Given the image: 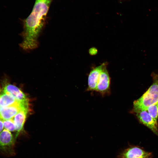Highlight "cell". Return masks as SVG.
I'll return each instance as SVG.
<instances>
[{"instance_id":"ac0fdd59","label":"cell","mask_w":158,"mask_h":158,"mask_svg":"<svg viewBox=\"0 0 158 158\" xmlns=\"http://www.w3.org/2000/svg\"></svg>"},{"instance_id":"52a82bcc","label":"cell","mask_w":158,"mask_h":158,"mask_svg":"<svg viewBox=\"0 0 158 158\" xmlns=\"http://www.w3.org/2000/svg\"><path fill=\"white\" fill-rule=\"evenodd\" d=\"M28 102H18L7 107H1L0 118L3 121L13 119L19 111L23 106Z\"/></svg>"},{"instance_id":"ba28073f","label":"cell","mask_w":158,"mask_h":158,"mask_svg":"<svg viewBox=\"0 0 158 158\" xmlns=\"http://www.w3.org/2000/svg\"><path fill=\"white\" fill-rule=\"evenodd\" d=\"M106 65V63H104L91 71L88 77L87 91H96L100 73L104 67Z\"/></svg>"},{"instance_id":"5bb4252c","label":"cell","mask_w":158,"mask_h":158,"mask_svg":"<svg viewBox=\"0 0 158 158\" xmlns=\"http://www.w3.org/2000/svg\"><path fill=\"white\" fill-rule=\"evenodd\" d=\"M97 52V49L95 48H92L90 49L89 53L91 55H95L96 54Z\"/></svg>"},{"instance_id":"8fae6325","label":"cell","mask_w":158,"mask_h":158,"mask_svg":"<svg viewBox=\"0 0 158 158\" xmlns=\"http://www.w3.org/2000/svg\"><path fill=\"white\" fill-rule=\"evenodd\" d=\"M18 102L10 94L2 91L0 92V105L1 107H7Z\"/></svg>"},{"instance_id":"2e32d148","label":"cell","mask_w":158,"mask_h":158,"mask_svg":"<svg viewBox=\"0 0 158 158\" xmlns=\"http://www.w3.org/2000/svg\"><path fill=\"white\" fill-rule=\"evenodd\" d=\"M151 157H145V158H150Z\"/></svg>"},{"instance_id":"e0dca14e","label":"cell","mask_w":158,"mask_h":158,"mask_svg":"<svg viewBox=\"0 0 158 158\" xmlns=\"http://www.w3.org/2000/svg\"><path fill=\"white\" fill-rule=\"evenodd\" d=\"M1 107V106H0V110Z\"/></svg>"},{"instance_id":"9c48e42d","label":"cell","mask_w":158,"mask_h":158,"mask_svg":"<svg viewBox=\"0 0 158 158\" xmlns=\"http://www.w3.org/2000/svg\"><path fill=\"white\" fill-rule=\"evenodd\" d=\"M2 91L10 94L19 102H28L24 93L19 88L14 85L9 84H6L3 87Z\"/></svg>"},{"instance_id":"6da1fadb","label":"cell","mask_w":158,"mask_h":158,"mask_svg":"<svg viewBox=\"0 0 158 158\" xmlns=\"http://www.w3.org/2000/svg\"><path fill=\"white\" fill-rule=\"evenodd\" d=\"M52 0H36L31 12L23 20V30L20 35L23 41L19 45L24 50H32L38 47V39L45 24Z\"/></svg>"},{"instance_id":"3957f363","label":"cell","mask_w":158,"mask_h":158,"mask_svg":"<svg viewBox=\"0 0 158 158\" xmlns=\"http://www.w3.org/2000/svg\"><path fill=\"white\" fill-rule=\"evenodd\" d=\"M16 139L11 132L4 129L0 133V152L8 157L15 155Z\"/></svg>"},{"instance_id":"7c38bea8","label":"cell","mask_w":158,"mask_h":158,"mask_svg":"<svg viewBox=\"0 0 158 158\" xmlns=\"http://www.w3.org/2000/svg\"><path fill=\"white\" fill-rule=\"evenodd\" d=\"M150 116L155 121L158 118V102L150 105L147 109Z\"/></svg>"},{"instance_id":"277c9868","label":"cell","mask_w":158,"mask_h":158,"mask_svg":"<svg viewBox=\"0 0 158 158\" xmlns=\"http://www.w3.org/2000/svg\"><path fill=\"white\" fill-rule=\"evenodd\" d=\"M135 114L139 122L150 129L155 134L158 135V123L149 114L147 110L136 111Z\"/></svg>"},{"instance_id":"7a4b0ae2","label":"cell","mask_w":158,"mask_h":158,"mask_svg":"<svg viewBox=\"0 0 158 158\" xmlns=\"http://www.w3.org/2000/svg\"><path fill=\"white\" fill-rule=\"evenodd\" d=\"M151 75L152 83L140 97L134 101L132 113L139 110H146L150 106L158 102V74L153 72Z\"/></svg>"},{"instance_id":"4fadbf2b","label":"cell","mask_w":158,"mask_h":158,"mask_svg":"<svg viewBox=\"0 0 158 158\" xmlns=\"http://www.w3.org/2000/svg\"><path fill=\"white\" fill-rule=\"evenodd\" d=\"M4 128L10 132L16 131L15 126L13 119L3 121Z\"/></svg>"},{"instance_id":"8992f818","label":"cell","mask_w":158,"mask_h":158,"mask_svg":"<svg viewBox=\"0 0 158 158\" xmlns=\"http://www.w3.org/2000/svg\"><path fill=\"white\" fill-rule=\"evenodd\" d=\"M28 104H24L19 111L13 118L16 132L15 137L17 138L23 131V126L28 110Z\"/></svg>"},{"instance_id":"9a60e30c","label":"cell","mask_w":158,"mask_h":158,"mask_svg":"<svg viewBox=\"0 0 158 158\" xmlns=\"http://www.w3.org/2000/svg\"><path fill=\"white\" fill-rule=\"evenodd\" d=\"M4 128L3 120L0 118V133L3 130Z\"/></svg>"},{"instance_id":"30bf717a","label":"cell","mask_w":158,"mask_h":158,"mask_svg":"<svg viewBox=\"0 0 158 158\" xmlns=\"http://www.w3.org/2000/svg\"><path fill=\"white\" fill-rule=\"evenodd\" d=\"M151 154L138 147L130 148L125 151L122 158H142L151 156Z\"/></svg>"},{"instance_id":"5b68a950","label":"cell","mask_w":158,"mask_h":158,"mask_svg":"<svg viewBox=\"0 0 158 158\" xmlns=\"http://www.w3.org/2000/svg\"><path fill=\"white\" fill-rule=\"evenodd\" d=\"M106 65L101 72L97 84L96 91L102 95L110 92V78Z\"/></svg>"}]
</instances>
